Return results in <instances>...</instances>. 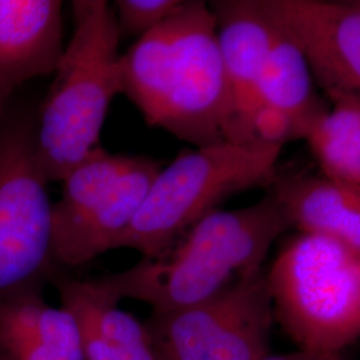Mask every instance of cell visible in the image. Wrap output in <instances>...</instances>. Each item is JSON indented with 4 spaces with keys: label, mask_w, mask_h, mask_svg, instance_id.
Here are the masks:
<instances>
[{
    "label": "cell",
    "mask_w": 360,
    "mask_h": 360,
    "mask_svg": "<svg viewBox=\"0 0 360 360\" xmlns=\"http://www.w3.org/2000/svg\"><path fill=\"white\" fill-rule=\"evenodd\" d=\"M122 94L144 122L183 142H224L230 99L215 16L202 0L179 8L120 56Z\"/></svg>",
    "instance_id": "cell-1"
},
{
    "label": "cell",
    "mask_w": 360,
    "mask_h": 360,
    "mask_svg": "<svg viewBox=\"0 0 360 360\" xmlns=\"http://www.w3.org/2000/svg\"><path fill=\"white\" fill-rule=\"evenodd\" d=\"M287 230L269 191L255 205L208 214L162 257L98 279L119 302L141 300L153 314L186 309L262 272L271 245Z\"/></svg>",
    "instance_id": "cell-2"
},
{
    "label": "cell",
    "mask_w": 360,
    "mask_h": 360,
    "mask_svg": "<svg viewBox=\"0 0 360 360\" xmlns=\"http://www.w3.org/2000/svg\"><path fill=\"white\" fill-rule=\"evenodd\" d=\"M74 30L38 107L37 148L47 183L62 181L99 147L110 105L122 94L120 32L105 0L71 1Z\"/></svg>",
    "instance_id": "cell-3"
},
{
    "label": "cell",
    "mask_w": 360,
    "mask_h": 360,
    "mask_svg": "<svg viewBox=\"0 0 360 360\" xmlns=\"http://www.w3.org/2000/svg\"><path fill=\"white\" fill-rule=\"evenodd\" d=\"M281 153V147L230 142L181 153L160 168L114 250L132 248L144 259L162 257L232 195L269 187L278 174Z\"/></svg>",
    "instance_id": "cell-4"
},
{
    "label": "cell",
    "mask_w": 360,
    "mask_h": 360,
    "mask_svg": "<svg viewBox=\"0 0 360 360\" xmlns=\"http://www.w3.org/2000/svg\"><path fill=\"white\" fill-rule=\"evenodd\" d=\"M274 319L302 351L336 355L360 334V252L299 233L266 275Z\"/></svg>",
    "instance_id": "cell-5"
},
{
    "label": "cell",
    "mask_w": 360,
    "mask_h": 360,
    "mask_svg": "<svg viewBox=\"0 0 360 360\" xmlns=\"http://www.w3.org/2000/svg\"><path fill=\"white\" fill-rule=\"evenodd\" d=\"M37 117L38 108L15 98L0 108V303L40 290L56 271Z\"/></svg>",
    "instance_id": "cell-6"
},
{
    "label": "cell",
    "mask_w": 360,
    "mask_h": 360,
    "mask_svg": "<svg viewBox=\"0 0 360 360\" xmlns=\"http://www.w3.org/2000/svg\"><path fill=\"white\" fill-rule=\"evenodd\" d=\"M160 168L154 159L110 154L102 146L87 155L62 180L52 205L53 263L77 267L112 251Z\"/></svg>",
    "instance_id": "cell-7"
},
{
    "label": "cell",
    "mask_w": 360,
    "mask_h": 360,
    "mask_svg": "<svg viewBox=\"0 0 360 360\" xmlns=\"http://www.w3.org/2000/svg\"><path fill=\"white\" fill-rule=\"evenodd\" d=\"M272 303L259 272L186 309L146 323L163 360H260L270 355Z\"/></svg>",
    "instance_id": "cell-8"
},
{
    "label": "cell",
    "mask_w": 360,
    "mask_h": 360,
    "mask_svg": "<svg viewBox=\"0 0 360 360\" xmlns=\"http://www.w3.org/2000/svg\"><path fill=\"white\" fill-rule=\"evenodd\" d=\"M328 99L360 92V3L264 0Z\"/></svg>",
    "instance_id": "cell-9"
},
{
    "label": "cell",
    "mask_w": 360,
    "mask_h": 360,
    "mask_svg": "<svg viewBox=\"0 0 360 360\" xmlns=\"http://www.w3.org/2000/svg\"><path fill=\"white\" fill-rule=\"evenodd\" d=\"M219 49L230 99L224 142L252 143L260 107L259 86L270 52L274 23L263 0H214Z\"/></svg>",
    "instance_id": "cell-10"
},
{
    "label": "cell",
    "mask_w": 360,
    "mask_h": 360,
    "mask_svg": "<svg viewBox=\"0 0 360 360\" xmlns=\"http://www.w3.org/2000/svg\"><path fill=\"white\" fill-rule=\"evenodd\" d=\"M49 282L77 322L84 360H163L147 326L119 309L99 279L80 281L56 270Z\"/></svg>",
    "instance_id": "cell-11"
},
{
    "label": "cell",
    "mask_w": 360,
    "mask_h": 360,
    "mask_svg": "<svg viewBox=\"0 0 360 360\" xmlns=\"http://www.w3.org/2000/svg\"><path fill=\"white\" fill-rule=\"evenodd\" d=\"M62 10L59 0H0V108L55 71L65 49Z\"/></svg>",
    "instance_id": "cell-12"
},
{
    "label": "cell",
    "mask_w": 360,
    "mask_h": 360,
    "mask_svg": "<svg viewBox=\"0 0 360 360\" xmlns=\"http://www.w3.org/2000/svg\"><path fill=\"white\" fill-rule=\"evenodd\" d=\"M269 191L290 229L334 239L360 252V191L309 171H278Z\"/></svg>",
    "instance_id": "cell-13"
},
{
    "label": "cell",
    "mask_w": 360,
    "mask_h": 360,
    "mask_svg": "<svg viewBox=\"0 0 360 360\" xmlns=\"http://www.w3.org/2000/svg\"><path fill=\"white\" fill-rule=\"evenodd\" d=\"M0 360H84L75 319L40 290L1 302Z\"/></svg>",
    "instance_id": "cell-14"
},
{
    "label": "cell",
    "mask_w": 360,
    "mask_h": 360,
    "mask_svg": "<svg viewBox=\"0 0 360 360\" xmlns=\"http://www.w3.org/2000/svg\"><path fill=\"white\" fill-rule=\"evenodd\" d=\"M271 19L274 34L259 86L260 105H271L291 116L304 139L309 127L328 107L316 94L309 65L295 43L272 16Z\"/></svg>",
    "instance_id": "cell-15"
},
{
    "label": "cell",
    "mask_w": 360,
    "mask_h": 360,
    "mask_svg": "<svg viewBox=\"0 0 360 360\" xmlns=\"http://www.w3.org/2000/svg\"><path fill=\"white\" fill-rule=\"evenodd\" d=\"M330 101L333 107L314 122L304 141L322 175L360 191V92Z\"/></svg>",
    "instance_id": "cell-16"
},
{
    "label": "cell",
    "mask_w": 360,
    "mask_h": 360,
    "mask_svg": "<svg viewBox=\"0 0 360 360\" xmlns=\"http://www.w3.org/2000/svg\"><path fill=\"white\" fill-rule=\"evenodd\" d=\"M183 0H116V25L120 37L142 38L166 22Z\"/></svg>",
    "instance_id": "cell-17"
},
{
    "label": "cell",
    "mask_w": 360,
    "mask_h": 360,
    "mask_svg": "<svg viewBox=\"0 0 360 360\" xmlns=\"http://www.w3.org/2000/svg\"><path fill=\"white\" fill-rule=\"evenodd\" d=\"M252 143L283 147L285 143L302 139L295 120L271 105H260L252 122Z\"/></svg>",
    "instance_id": "cell-18"
},
{
    "label": "cell",
    "mask_w": 360,
    "mask_h": 360,
    "mask_svg": "<svg viewBox=\"0 0 360 360\" xmlns=\"http://www.w3.org/2000/svg\"><path fill=\"white\" fill-rule=\"evenodd\" d=\"M331 355H321V354H314L309 351H295L291 354H284V355H267L263 359L260 360H328Z\"/></svg>",
    "instance_id": "cell-19"
},
{
    "label": "cell",
    "mask_w": 360,
    "mask_h": 360,
    "mask_svg": "<svg viewBox=\"0 0 360 360\" xmlns=\"http://www.w3.org/2000/svg\"><path fill=\"white\" fill-rule=\"evenodd\" d=\"M328 360H345L343 359V358H342V356H340V355H339V354H336V355H331V356H330V359Z\"/></svg>",
    "instance_id": "cell-20"
}]
</instances>
